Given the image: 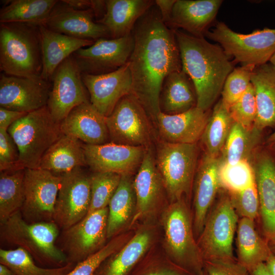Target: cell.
<instances>
[{"instance_id":"53","label":"cell","mask_w":275,"mask_h":275,"mask_svg":"<svg viewBox=\"0 0 275 275\" xmlns=\"http://www.w3.org/2000/svg\"><path fill=\"white\" fill-rule=\"evenodd\" d=\"M266 143L269 147L275 146V130L268 137Z\"/></svg>"},{"instance_id":"1","label":"cell","mask_w":275,"mask_h":275,"mask_svg":"<svg viewBox=\"0 0 275 275\" xmlns=\"http://www.w3.org/2000/svg\"><path fill=\"white\" fill-rule=\"evenodd\" d=\"M131 33L134 47L128 63L132 94L155 121L160 112L164 79L182 68L178 43L174 31L164 23L155 4L138 20Z\"/></svg>"},{"instance_id":"3","label":"cell","mask_w":275,"mask_h":275,"mask_svg":"<svg viewBox=\"0 0 275 275\" xmlns=\"http://www.w3.org/2000/svg\"><path fill=\"white\" fill-rule=\"evenodd\" d=\"M0 69L10 75L41 76L42 58L39 24H0Z\"/></svg>"},{"instance_id":"39","label":"cell","mask_w":275,"mask_h":275,"mask_svg":"<svg viewBox=\"0 0 275 275\" xmlns=\"http://www.w3.org/2000/svg\"><path fill=\"white\" fill-rule=\"evenodd\" d=\"M218 178L221 187L228 192L239 191L255 184L253 167L247 160L234 164L219 161Z\"/></svg>"},{"instance_id":"33","label":"cell","mask_w":275,"mask_h":275,"mask_svg":"<svg viewBox=\"0 0 275 275\" xmlns=\"http://www.w3.org/2000/svg\"><path fill=\"white\" fill-rule=\"evenodd\" d=\"M136 199L131 175H122L108 205L107 239L112 238L126 224L135 209Z\"/></svg>"},{"instance_id":"28","label":"cell","mask_w":275,"mask_h":275,"mask_svg":"<svg viewBox=\"0 0 275 275\" xmlns=\"http://www.w3.org/2000/svg\"><path fill=\"white\" fill-rule=\"evenodd\" d=\"M197 105L194 84L182 69L164 79L159 96L160 112L169 115L181 114Z\"/></svg>"},{"instance_id":"26","label":"cell","mask_w":275,"mask_h":275,"mask_svg":"<svg viewBox=\"0 0 275 275\" xmlns=\"http://www.w3.org/2000/svg\"><path fill=\"white\" fill-rule=\"evenodd\" d=\"M42 69L41 77L50 81L57 68L80 48L93 44L95 41L78 39L51 31L39 24Z\"/></svg>"},{"instance_id":"20","label":"cell","mask_w":275,"mask_h":275,"mask_svg":"<svg viewBox=\"0 0 275 275\" xmlns=\"http://www.w3.org/2000/svg\"><path fill=\"white\" fill-rule=\"evenodd\" d=\"M133 186L136 205L132 224L153 214L161 204L166 191L155 158L149 148L147 149L133 180Z\"/></svg>"},{"instance_id":"2","label":"cell","mask_w":275,"mask_h":275,"mask_svg":"<svg viewBox=\"0 0 275 275\" xmlns=\"http://www.w3.org/2000/svg\"><path fill=\"white\" fill-rule=\"evenodd\" d=\"M182 69L190 77L197 95V106L209 111L221 94L226 78L234 69L231 58L217 43L174 30Z\"/></svg>"},{"instance_id":"47","label":"cell","mask_w":275,"mask_h":275,"mask_svg":"<svg viewBox=\"0 0 275 275\" xmlns=\"http://www.w3.org/2000/svg\"><path fill=\"white\" fill-rule=\"evenodd\" d=\"M135 275H189L177 266L156 265L145 268Z\"/></svg>"},{"instance_id":"48","label":"cell","mask_w":275,"mask_h":275,"mask_svg":"<svg viewBox=\"0 0 275 275\" xmlns=\"http://www.w3.org/2000/svg\"><path fill=\"white\" fill-rule=\"evenodd\" d=\"M26 114L0 107V130L7 131L12 124Z\"/></svg>"},{"instance_id":"34","label":"cell","mask_w":275,"mask_h":275,"mask_svg":"<svg viewBox=\"0 0 275 275\" xmlns=\"http://www.w3.org/2000/svg\"><path fill=\"white\" fill-rule=\"evenodd\" d=\"M261 133L255 126L248 129L234 122L218 157L220 162L234 164L242 160L251 162L260 142Z\"/></svg>"},{"instance_id":"9","label":"cell","mask_w":275,"mask_h":275,"mask_svg":"<svg viewBox=\"0 0 275 275\" xmlns=\"http://www.w3.org/2000/svg\"><path fill=\"white\" fill-rule=\"evenodd\" d=\"M238 216L228 194H223L210 209L197 244L204 261L233 259V241Z\"/></svg>"},{"instance_id":"21","label":"cell","mask_w":275,"mask_h":275,"mask_svg":"<svg viewBox=\"0 0 275 275\" xmlns=\"http://www.w3.org/2000/svg\"><path fill=\"white\" fill-rule=\"evenodd\" d=\"M259 200L263 229L275 240V160L267 151L256 152L251 161Z\"/></svg>"},{"instance_id":"7","label":"cell","mask_w":275,"mask_h":275,"mask_svg":"<svg viewBox=\"0 0 275 275\" xmlns=\"http://www.w3.org/2000/svg\"><path fill=\"white\" fill-rule=\"evenodd\" d=\"M198 158L195 144L163 142L157 150L156 166L171 203L188 196L193 185Z\"/></svg>"},{"instance_id":"14","label":"cell","mask_w":275,"mask_h":275,"mask_svg":"<svg viewBox=\"0 0 275 275\" xmlns=\"http://www.w3.org/2000/svg\"><path fill=\"white\" fill-rule=\"evenodd\" d=\"M108 207L86 215L81 221L63 230L61 247L68 262L76 264L105 244Z\"/></svg>"},{"instance_id":"17","label":"cell","mask_w":275,"mask_h":275,"mask_svg":"<svg viewBox=\"0 0 275 275\" xmlns=\"http://www.w3.org/2000/svg\"><path fill=\"white\" fill-rule=\"evenodd\" d=\"M95 18L91 9H76L63 1H58L41 24L51 31L80 39L95 41L111 38L106 27Z\"/></svg>"},{"instance_id":"13","label":"cell","mask_w":275,"mask_h":275,"mask_svg":"<svg viewBox=\"0 0 275 275\" xmlns=\"http://www.w3.org/2000/svg\"><path fill=\"white\" fill-rule=\"evenodd\" d=\"M50 81L46 106L57 123H60L75 107L90 102L81 73L71 56L57 68Z\"/></svg>"},{"instance_id":"8","label":"cell","mask_w":275,"mask_h":275,"mask_svg":"<svg viewBox=\"0 0 275 275\" xmlns=\"http://www.w3.org/2000/svg\"><path fill=\"white\" fill-rule=\"evenodd\" d=\"M205 37L217 43L225 52L242 65L260 66L269 63L275 53V29L264 28L243 34L217 22Z\"/></svg>"},{"instance_id":"25","label":"cell","mask_w":275,"mask_h":275,"mask_svg":"<svg viewBox=\"0 0 275 275\" xmlns=\"http://www.w3.org/2000/svg\"><path fill=\"white\" fill-rule=\"evenodd\" d=\"M208 112L197 106L178 114L160 112L155 121L164 142L195 144L201 139L210 115Z\"/></svg>"},{"instance_id":"27","label":"cell","mask_w":275,"mask_h":275,"mask_svg":"<svg viewBox=\"0 0 275 275\" xmlns=\"http://www.w3.org/2000/svg\"><path fill=\"white\" fill-rule=\"evenodd\" d=\"M153 0H106L105 12L97 22L104 25L111 38L132 33L138 20L153 6Z\"/></svg>"},{"instance_id":"45","label":"cell","mask_w":275,"mask_h":275,"mask_svg":"<svg viewBox=\"0 0 275 275\" xmlns=\"http://www.w3.org/2000/svg\"><path fill=\"white\" fill-rule=\"evenodd\" d=\"M22 168L18 151L13 139L7 131L0 130V171Z\"/></svg>"},{"instance_id":"11","label":"cell","mask_w":275,"mask_h":275,"mask_svg":"<svg viewBox=\"0 0 275 275\" xmlns=\"http://www.w3.org/2000/svg\"><path fill=\"white\" fill-rule=\"evenodd\" d=\"M61 175L53 222L65 230L81 221L91 202L90 175L77 168Z\"/></svg>"},{"instance_id":"24","label":"cell","mask_w":275,"mask_h":275,"mask_svg":"<svg viewBox=\"0 0 275 275\" xmlns=\"http://www.w3.org/2000/svg\"><path fill=\"white\" fill-rule=\"evenodd\" d=\"M60 129L63 134L87 145H102L110 140L106 117L90 102L74 108L60 123Z\"/></svg>"},{"instance_id":"41","label":"cell","mask_w":275,"mask_h":275,"mask_svg":"<svg viewBox=\"0 0 275 275\" xmlns=\"http://www.w3.org/2000/svg\"><path fill=\"white\" fill-rule=\"evenodd\" d=\"M255 67L252 65H242L234 68L228 75L221 92V99L228 109L248 89Z\"/></svg>"},{"instance_id":"52","label":"cell","mask_w":275,"mask_h":275,"mask_svg":"<svg viewBox=\"0 0 275 275\" xmlns=\"http://www.w3.org/2000/svg\"><path fill=\"white\" fill-rule=\"evenodd\" d=\"M0 275H16L14 271L6 265L0 264Z\"/></svg>"},{"instance_id":"36","label":"cell","mask_w":275,"mask_h":275,"mask_svg":"<svg viewBox=\"0 0 275 275\" xmlns=\"http://www.w3.org/2000/svg\"><path fill=\"white\" fill-rule=\"evenodd\" d=\"M0 11V23L24 22L42 24L58 1L11 0Z\"/></svg>"},{"instance_id":"4","label":"cell","mask_w":275,"mask_h":275,"mask_svg":"<svg viewBox=\"0 0 275 275\" xmlns=\"http://www.w3.org/2000/svg\"><path fill=\"white\" fill-rule=\"evenodd\" d=\"M59 229L53 221L29 223L18 211L1 224V239L23 249L41 265L58 268L69 263L56 245Z\"/></svg>"},{"instance_id":"50","label":"cell","mask_w":275,"mask_h":275,"mask_svg":"<svg viewBox=\"0 0 275 275\" xmlns=\"http://www.w3.org/2000/svg\"><path fill=\"white\" fill-rule=\"evenodd\" d=\"M249 272L250 275H272L265 263L258 264Z\"/></svg>"},{"instance_id":"16","label":"cell","mask_w":275,"mask_h":275,"mask_svg":"<svg viewBox=\"0 0 275 275\" xmlns=\"http://www.w3.org/2000/svg\"><path fill=\"white\" fill-rule=\"evenodd\" d=\"M51 81L41 76L24 77L1 74L0 106L28 113L47 104Z\"/></svg>"},{"instance_id":"23","label":"cell","mask_w":275,"mask_h":275,"mask_svg":"<svg viewBox=\"0 0 275 275\" xmlns=\"http://www.w3.org/2000/svg\"><path fill=\"white\" fill-rule=\"evenodd\" d=\"M218 157L204 154L196 171L194 185V230L200 235L215 198L221 188Z\"/></svg>"},{"instance_id":"15","label":"cell","mask_w":275,"mask_h":275,"mask_svg":"<svg viewBox=\"0 0 275 275\" xmlns=\"http://www.w3.org/2000/svg\"><path fill=\"white\" fill-rule=\"evenodd\" d=\"M134 47L132 33L119 38H102L79 49L71 56L81 73L100 75L114 71L126 64Z\"/></svg>"},{"instance_id":"56","label":"cell","mask_w":275,"mask_h":275,"mask_svg":"<svg viewBox=\"0 0 275 275\" xmlns=\"http://www.w3.org/2000/svg\"><path fill=\"white\" fill-rule=\"evenodd\" d=\"M199 275H207V273L205 270V269L204 268V269L201 271V272L200 273Z\"/></svg>"},{"instance_id":"12","label":"cell","mask_w":275,"mask_h":275,"mask_svg":"<svg viewBox=\"0 0 275 275\" xmlns=\"http://www.w3.org/2000/svg\"><path fill=\"white\" fill-rule=\"evenodd\" d=\"M61 175L41 169H25L24 201L20 210L29 223L53 221Z\"/></svg>"},{"instance_id":"38","label":"cell","mask_w":275,"mask_h":275,"mask_svg":"<svg viewBox=\"0 0 275 275\" xmlns=\"http://www.w3.org/2000/svg\"><path fill=\"white\" fill-rule=\"evenodd\" d=\"M0 264L12 269L16 275H66L75 266L69 262L58 268L39 266L32 257L23 249L17 248L13 250L0 249Z\"/></svg>"},{"instance_id":"37","label":"cell","mask_w":275,"mask_h":275,"mask_svg":"<svg viewBox=\"0 0 275 275\" xmlns=\"http://www.w3.org/2000/svg\"><path fill=\"white\" fill-rule=\"evenodd\" d=\"M25 169L7 170L0 174V223L20 211L24 201Z\"/></svg>"},{"instance_id":"32","label":"cell","mask_w":275,"mask_h":275,"mask_svg":"<svg viewBox=\"0 0 275 275\" xmlns=\"http://www.w3.org/2000/svg\"><path fill=\"white\" fill-rule=\"evenodd\" d=\"M151 240L148 230L136 233L118 253L102 264L95 275H128L144 255Z\"/></svg>"},{"instance_id":"40","label":"cell","mask_w":275,"mask_h":275,"mask_svg":"<svg viewBox=\"0 0 275 275\" xmlns=\"http://www.w3.org/2000/svg\"><path fill=\"white\" fill-rule=\"evenodd\" d=\"M121 178V175L112 172H93L90 175L91 202L87 215L108 207Z\"/></svg>"},{"instance_id":"49","label":"cell","mask_w":275,"mask_h":275,"mask_svg":"<svg viewBox=\"0 0 275 275\" xmlns=\"http://www.w3.org/2000/svg\"><path fill=\"white\" fill-rule=\"evenodd\" d=\"M176 0H156L155 5L158 7L161 19L169 28L172 18L173 8Z\"/></svg>"},{"instance_id":"57","label":"cell","mask_w":275,"mask_h":275,"mask_svg":"<svg viewBox=\"0 0 275 275\" xmlns=\"http://www.w3.org/2000/svg\"><path fill=\"white\" fill-rule=\"evenodd\" d=\"M270 148H271L272 149H273V150H275V146H272V147H271Z\"/></svg>"},{"instance_id":"30","label":"cell","mask_w":275,"mask_h":275,"mask_svg":"<svg viewBox=\"0 0 275 275\" xmlns=\"http://www.w3.org/2000/svg\"><path fill=\"white\" fill-rule=\"evenodd\" d=\"M84 145L79 140L63 134L44 154L38 169L62 175L87 166Z\"/></svg>"},{"instance_id":"6","label":"cell","mask_w":275,"mask_h":275,"mask_svg":"<svg viewBox=\"0 0 275 275\" xmlns=\"http://www.w3.org/2000/svg\"><path fill=\"white\" fill-rule=\"evenodd\" d=\"M7 131L17 148L19 163L25 169H38L44 154L63 135L60 123L53 120L47 106L27 113Z\"/></svg>"},{"instance_id":"54","label":"cell","mask_w":275,"mask_h":275,"mask_svg":"<svg viewBox=\"0 0 275 275\" xmlns=\"http://www.w3.org/2000/svg\"><path fill=\"white\" fill-rule=\"evenodd\" d=\"M269 63L273 66V67L275 69V53L271 58Z\"/></svg>"},{"instance_id":"44","label":"cell","mask_w":275,"mask_h":275,"mask_svg":"<svg viewBox=\"0 0 275 275\" xmlns=\"http://www.w3.org/2000/svg\"><path fill=\"white\" fill-rule=\"evenodd\" d=\"M231 204L238 216L254 221L259 212V200L256 183L239 191L228 192Z\"/></svg>"},{"instance_id":"31","label":"cell","mask_w":275,"mask_h":275,"mask_svg":"<svg viewBox=\"0 0 275 275\" xmlns=\"http://www.w3.org/2000/svg\"><path fill=\"white\" fill-rule=\"evenodd\" d=\"M254 221L240 218L236 230L237 261L249 271L265 263L272 253L268 244L257 232Z\"/></svg>"},{"instance_id":"19","label":"cell","mask_w":275,"mask_h":275,"mask_svg":"<svg viewBox=\"0 0 275 275\" xmlns=\"http://www.w3.org/2000/svg\"><path fill=\"white\" fill-rule=\"evenodd\" d=\"M87 164L93 172L131 174L140 166L147 148L113 142L84 145Z\"/></svg>"},{"instance_id":"29","label":"cell","mask_w":275,"mask_h":275,"mask_svg":"<svg viewBox=\"0 0 275 275\" xmlns=\"http://www.w3.org/2000/svg\"><path fill=\"white\" fill-rule=\"evenodd\" d=\"M257 106L254 126L262 131L275 127V69L269 63L256 66L251 76Z\"/></svg>"},{"instance_id":"46","label":"cell","mask_w":275,"mask_h":275,"mask_svg":"<svg viewBox=\"0 0 275 275\" xmlns=\"http://www.w3.org/2000/svg\"><path fill=\"white\" fill-rule=\"evenodd\" d=\"M207 275H250L248 270L234 259L204 261Z\"/></svg>"},{"instance_id":"18","label":"cell","mask_w":275,"mask_h":275,"mask_svg":"<svg viewBox=\"0 0 275 275\" xmlns=\"http://www.w3.org/2000/svg\"><path fill=\"white\" fill-rule=\"evenodd\" d=\"M90 103L106 117L125 96L132 94V80L128 62L117 70L106 74L81 73Z\"/></svg>"},{"instance_id":"22","label":"cell","mask_w":275,"mask_h":275,"mask_svg":"<svg viewBox=\"0 0 275 275\" xmlns=\"http://www.w3.org/2000/svg\"><path fill=\"white\" fill-rule=\"evenodd\" d=\"M222 0H176L169 28L205 38L214 22Z\"/></svg>"},{"instance_id":"51","label":"cell","mask_w":275,"mask_h":275,"mask_svg":"<svg viewBox=\"0 0 275 275\" xmlns=\"http://www.w3.org/2000/svg\"><path fill=\"white\" fill-rule=\"evenodd\" d=\"M265 263L270 273L272 275H275V255L272 253Z\"/></svg>"},{"instance_id":"43","label":"cell","mask_w":275,"mask_h":275,"mask_svg":"<svg viewBox=\"0 0 275 275\" xmlns=\"http://www.w3.org/2000/svg\"><path fill=\"white\" fill-rule=\"evenodd\" d=\"M234 122L248 129L254 128L257 106L254 88L250 84L245 93L228 108Z\"/></svg>"},{"instance_id":"42","label":"cell","mask_w":275,"mask_h":275,"mask_svg":"<svg viewBox=\"0 0 275 275\" xmlns=\"http://www.w3.org/2000/svg\"><path fill=\"white\" fill-rule=\"evenodd\" d=\"M125 237H114L100 250L77 263L66 275H95L102 264L124 245Z\"/></svg>"},{"instance_id":"10","label":"cell","mask_w":275,"mask_h":275,"mask_svg":"<svg viewBox=\"0 0 275 275\" xmlns=\"http://www.w3.org/2000/svg\"><path fill=\"white\" fill-rule=\"evenodd\" d=\"M148 116L133 94L125 96L106 117L110 140L118 144L147 148L150 141Z\"/></svg>"},{"instance_id":"35","label":"cell","mask_w":275,"mask_h":275,"mask_svg":"<svg viewBox=\"0 0 275 275\" xmlns=\"http://www.w3.org/2000/svg\"><path fill=\"white\" fill-rule=\"evenodd\" d=\"M233 123L228 109L220 99L214 104L200 139L205 154L213 158L219 156Z\"/></svg>"},{"instance_id":"55","label":"cell","mask_w":275,"mask_h":275,"mask_svg":"<svg viewBox=\"0 0 275 275\" xmlns=\"http://www.w3.org/2000/svg\"><path fill=\"white\" fill-rule=\"evenodd\" d=\"M272 242L273 244V250H271V252L275 255V240Z\"/></svg>"},{"instance_id":"5","label":"cell","mask_w":275,"mask_h":275,"mask_svg":"<svg viewBox=\"0 0 275 275\" xmlns=\"http://www.w3.org/2000/svg\"><path fill=\"white\" fill-rule=\"evenodd\" d=\"M167 250L174 264L189 275H199L204 261L194 235L193 219L183 198L171 203L161 218Z\"/></svg>"}]
</instances>
